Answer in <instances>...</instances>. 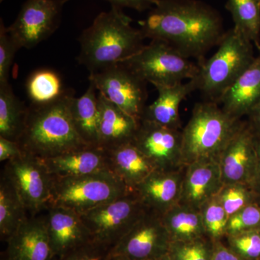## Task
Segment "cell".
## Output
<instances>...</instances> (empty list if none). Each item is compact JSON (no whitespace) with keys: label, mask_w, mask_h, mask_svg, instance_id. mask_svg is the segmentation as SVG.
I'll use <instances>...</instances> for the list:
<instances>
[{"label":"cell","mask_w":260,"mask_h":260,"mask_svg":"<svg viewBox=\"0 0 260 260\" xmlns=\"http://www.w3.org/2000/svg\"><path fill=\"white\" fill-rule=\"evenodd\" d=\"M139 25L145 39L166 43L199 64L225 32L220 13L200 0H157Z\"/></svg>","instance_id":"1"},{"label":"cell","mask_w":260,"mask_h":260,"mask_svg":"<svg viewBox=\"0 0 260 260\" xmlns=\"http://www.w3.org/2000/svg\"><path fill=\"white\" fill-rule=\"evenodd\" d=\"M132 23L133 19L118 7L101 13L79 37L80 64L91 73L127 60L139 52L145 46V39Z\"/></svg>","instance_id":"2"},{"label":"cell","mask_w":260,"mask_h":260,"mask_svg":"<svg viewBox=\"0 0 260 260\" xmlns=\"http://www.w3.org/2000/svg\"><path fill=\"white\" fill-rule=\"evenodd\" d=\"M73 91L55 102L28 107L25 126L18 143L24 153L42 159L89 146L75 129L70 113Z\"/></svg>","instance_id":"3"},{"label":"cell","mask_w":260,"mask_h":260,"mask_svg":"<svg viewBox=\"0 0 260 260\" xmlns=\"http://www.w3.org/2000/svg\"><path fill=\"white\" fill-rule=\"evenodd\" d=\"M244 119L229 116L217 103H197L181 129L184 165L217 160Z\"/></svg>","instance_id":"4"},{"label":"cell","mask_w":260,"mask_h":260,"mask_svg":"<svg viewBox=\"0 0 260 260\" xmlns=\"http://www.w3.org/2000/svg\"><path fill=\"white\" fill-rule=\"evenodd\" d=\"M254 45L234 28L225 31L218 50L200 66L195 77L204 101L218 104L225 91L255 59Z\"/></svg>","instance_id":"5"},{"label":"cell","mask_w":260,"mask_h":260,"mask_svg":"<svg viewBox=\"0 0 260 260\" xmlns=\"http://www.w3.org/2000/svg\"><path fill=\"white\" fill-rule=\"evenodd\" d=\"M130 193L133 192L109 170L80 177H53L49 207H62L82 214Z\"/></svg>","instance_id":"6"},{"label":"cell","mask_w":260,"mask_h":260,"mask_svg":"<svg viewBox=\"0 0 260 260\" xmlns=\"http://www.w3.org/2000/svg\"><path fill=\"white\" fill-rule=\"evenodd\" d=\"M124 62L155 88L173 86L193 79L200 70L198 63L160 41H150V44Z\"/></svg>","instance_id":"7"},{"label":"cell","mask_w":260,"mask_h":260,"mask_svg":"<svg viewBox=\"0 0 260 260\" xmlns=\"http://www.w3.org/2000/svg\"><path fill=\"white\" fill-rule=\"evenodd\" d=\"M146 210L138 197L130 193L79 215L93 244L111 251Z\"/></svg>","instance_id":"8"},{"label":"cell","mask_w":260,"mask_h":260,"mask_svg":"<svg viewBox=\"0 0 260 260\" xmlns=\"http://www.w3.org/2000/svg\"><path fill=\"white\" fill-rule=\"evenodd\" d=\"M89 82L109 102L141 119L148 99L147 83L124 61L90 73Z\"/></svg>","instance_id":"9"},{"label":"cell","mask_w":260,"mask_h":260,"mask_svg":"<svg viewBox=\"0 0 260 260\" xmlns=\"http://www.w3.org/2000/svg\"><path fill=\"white\" fill-rule=\"evenodd\" d=\"M3 174L16 189L30 216L47 210L53 176L42 158L23 152L18 158L6 162Z\"/></svg>","instance_id":"10"},{"label":"cell","mask_w":260,"mask_h":260,"mask_svg":"<svg viewBox=\"0 0 260 260\" xmlns=\"http://www.w3.org/2000/svg\"><path fill=\"white\" fill-rule=\"evenodd\" d=\"M68 0H25L8 30L20 49H32L47 40L61 24Z\"/></svg>","instance_id":"11"},{"label":"cell","mask_w":260,"mask_h":260,"mask_svg":"<svg viewBox=\"0 0 260 260\" xmlns=\"http://www.w3.org/2000/svg\"><path fill=\"white\" fill-rule=\"evenodd\" d=\"M170 243L161 215L147 209L109 253L133 260H154L167 255Z\"/></svg>","instance_id":"12"},{"label":"cell","mask_w":260,"mask_h":260,"mask_svg":"<svg viewBox=\"0 0 260 260\" xmlns=\"http://www.w3.org/2000/svg\"><path fill=\"white\" fill-rule=\"evenodd\" d=\"M133 143L157 169L176 170L184 167L181 129L140 119Z\"/></svg>","instance_id":"13"},{"label":"cell","mask_w":260,"mask_h":260,"mask_svg":"<svg viewBox=\"0 0 260 260\" xmlns=\"http://www.w3.org/2000/svg\"><path fill=\"white\" fill-rule=\"evenodd\" d=\"M223 185L243 183L252 186L256 155L254 135L245 119L223 149L218 160Z\"/></svg>","instance_id":"14"},{"label":"cell","mask_w":260,"mask_h":260,"mask_svg":"<svg viewBox=\"0 0 260 260\" xmlns=\"http://www.w3.org/2000/svg\"><path fill=\"white\" fill-rule=\"evenodd\" d=\"M47 210L44 218L56 259L93 244L79 214L62 207L51 206Z\"/></svg>","instance_id":"15"},{"label":"cell","mask_w":260,"mask_h":260,"mask_svg":"<svg viewBox=\"0 0 260 260\" xmlns=\"http://www.w3.org/2000/svg\"><path fill=\"white\" fill-rule=\"evenodd\" d=\"M184 169L185 166L176 170L156 169L133 193L146 209L162 215L180 202Z\"/></svg>","instance_id":"16"},{"label":"cell","mask_w":260,"mask_h":260,"mask_svg":"<svg viewBox=\"0 0 260 260\" xmlns=\"http://www.w3.org/2000/svg\"><path fill=\"white\" fill-rule=\"evenodd\" d=\"M6 242L2 260H56L44 217H28Z\"/></svg>","instance_id":"17"},{"label":"cell","mask_w":260,"mask_h":260,"mask_svg":"<svg viewBox=\"0 0 260 260\" xmlns=\"http://www.w3.org/2000/svg\"><path fill=\"white\" fill-rule=\"evenodd\" d=\"M223 186L217 160H203L185 165L179 203L201 209L215 198Z\"/></svg>","instance_id":"18"},{"label":"cell","mask_w":260,"mask_h":260,"mask_svg":"<svg viewBox=\"0 0 260 260\" xmlns=\"http://www.w3.org/2000/svg\"><path fill=\"white\" fill-rule=\"evenodd\" d=\"M99 146L106 150L132 143L140 119L121 110L99 92Z\"/></svg>","instance_id":"19"},{"label":"cell","mask_w":260,"mask_h":260,"mask_svg":"<svg viewBox=\"0 0 260 260\" xmlns=\"http://www.w3.org/2000/svg\"><path fill=\"white\" fill-rule=\"evenodd\" d=\"M260 102V54L233 84L219 102L229 116L244 119Z\"/></svg>","instance_id":"20"},{"label":"cell","mask_w":260,"mask_h":260,"mask_svg":"<svg viewBox=\"0 0 260 260\" xmlns=\"http://www.w3.org/2000/svg\"><path fill=\"white\" fill-rule=\"evenodd\" d=\"M42 160L56 178L80 177L109 170L107 151L100 147H84Z\"/></svg>","instance_id":"21"},{"label":"cell","mask_w":260,"mask_h":260,"mask_svg":"<svg viewBox=\"0 0 260 260\" xmlns=\"http://www.w3.org/2000/svg\"><path fill=\"white\" fill-rule=\"evenodd\" d=\"M155 102L146 106L141 119L160 125L182 129L179 108L189 94L198 90L195 78L173 86L159 87Z\"/></svg>","instance_id":"22"},{"label":"cell","mask_w":260,"mask_h":260,"mask_svg":"<svg viewBox=\"0 0 260 260\" xmlns=\"http://www.w3.org/2000/svg\"><path fill=\"white\" fill-rule=\"evenodd\" d=\"M106 151L108 169L133 192L138 184L157 169L133 142Z\"/></svg>","instance_id":"23"},{"label":"cell","mask_w":260,"mask_h":260,"mask_svg":"<svg viewBox=\"0 0 260 260\" xmlns=\"http://www.w3.org/2000/svg\"><path fill=\"white\" fill-rule=\"evenodd\" d=\"M70 113L77 133L85 144L99 146V91L93 83L85 93L70 102Z\"/></svg>","instance_id":"24"},{"label":"cell","mask_w":260,"mask_h":260,"mask_svg":"<svg viewBox=\"0 0 260 260\" xmlns=\"http://www.w3.org/2000/svg\"><path fill=\"white\" fill-rule=\"evenodd\" d=\"M161 218L171 242L194 240L208 237L201 212L188 205L178 203L162 214Z\"/></svg>","instance_id":"25"},{"label":"cell","mask_w":260,"mask_h":260,"mask_svg":"<svg viewBox=\"0 0 260 260\" xmlns=\"http://www.w3.org/2000/svg\"><path fill=\"white\" fill-rule=\"evenodd\" d=\"M27 112L28 107L16 96L10 82L0 85V137L18 142Z\"/></svg>","instance_id":"26"},{"label":"cell","mask_w":260,"mask_h":260,"mask_svg":"<svg viewBox=\"0 0 260 260\" xmlns=\"http://www.w3.org/2000/svg\"><path fill=\"white\" fill-rule=\"evenodd\" d=\"M28 218L20 196L8 178L2 174L0 182V237L7 242Z\"/></svg>","instance_id":"27"},{"label":"cell","mask_w":260,"mask_h":260,"mask_svg":"<svg viewBox=\"0 0 260 260\" xmlns=\"http://www.w3.org/2000/svg\"><path fill=\"white\" fill-rule=\"evenodd\" d=\"M234 28L251 41L260 52V0H227Z\"/></svg>","instance_id":"28"},{"label":"cell","mask_w":260,"mask_h":260,"mask_svg":"<svg viewBox=\"0 0 260 260\" xmlns=\"http://www.w3.org/2000/svg\"><path fill=\"white\" fill-rule=\"evenodd\" d=\"M27 95L35 105L55 102L66 93L61 77L54 70L41 69L34 72L27 80Z\"/></svg>","instance_id":"29"},{"label":"cell","mask_w":260,"mask_h":260,"mask_svg":"<svg viewBox=\"0 0 260 260\" xmlns=\"http://www.w3.org/2000/svg\"><path fill=\"white\" fill-rule=\"evenodd\" d=\"M217 198L229 218L248 205L258 204L257 197L252 186L243 183L223 185Z\"/></svg>","instance_id":"30"},{"label":"cell","mask_w":260,"mask_h":260,"mask_svg":"<svg viewBox=\"0 0 260 260\" xmlns=\"http://www.w3.org/2000/svg\"><path fill=\"white\" fill-rule=\"evenodd\" d=\"M214 242L208 237L171 242L167 255L171 260H211Z\"/></svg>","instance_id":"31"},{"label":"cell","mask_w":260,"mask_h":260,"mask_svg":"<svg viewBox=\"0 0 260 260\" xmlns=\"http://www.w3.org/2000/svg\"><path fill=\"white\" fill-rule=\"evenodd\" d=\"M207 235L213 242L223 240L226 234L228 215L217 196L207 202L200 209Z\"/></svg>","instance_id":"32"},{"label":"cell","mask_w":260,"mask_h":260,"mask_svg":"<svg viewBox=\"0 0 260 260\" xmlns=\"http://www.w3.org/2000/svg\"><path fill=\"white\" fill-rule=\"evenodd\" d=\"M227 245L246 260H260V228L225 236Z\"/></svg>","instance_id":"33"},{"label":"cell","mask_w":260,"mask_h":260,"mask_svg":"<svg viewBox=\"0 0 260 260\" xmlns=\"http://www.w3.org/2000/svg\"><path fill=\"white\" fill-rule=\"evenodd\" d=\"M20 49L10 36L3 18L0 20V85L9 83L10 70L15 54Z\"/></svg>","instance_id":"34"},{"label":"cell","mask_w":260,"mask_h":260,"mask_svg":"<svg viewBox=\"0 0 260 260\" xmlns=\"http://www.w3.org/2000/svg\"><path fill=\"white\" fill-rule=\"evenodd\" d=\"M260 228V205H248L228 220L225 236Z\"/></svg>","instance_id":"35"},{"label":"cell","mask_w":260,"mask_h":260,"mask_svg":"<svg viewBox=\"0 0 260 260\" xmlns=\"http://www.w3.org/2000/svg\"><path fill=\"white\" fill-rule=\"evenodd\" d=\"M109 252L110 251L105 248L90 244L56 260H107Z\"/></svg>","instance_id":"36"},{"label":"cell","mask_w":260,"mask_h":260,"mask_svg":"<svg viewBox=\"0 0 260 260\" xmlns=\"http://www.w3.org/2000/svg\"><path fill=\"white\" fill-rule=\"evenodd\" d=\"M23 153L18 142L0 137V161H8Z\"/></svg>","instance_id":"37"},{"label":"cell","mask_w":260,"mask_h":260,"mask_svg":"<svg viewBox=\"0 0 260 260\" xmlns=\"http://www.w3.org/2000/svg\"><path fill=\"white\" fill-rule=\"evenodd\" d=\"M70 1V0H68ZM110 3L112 6L118 7L121 9L129 8L142 13L150 10L155 5L157 0H104Z\"/></svg>","instance_id":"38"},{"label":"cell","mask_w":260,"mask_h":260,"mask_svg":"<svg viewBox=\"0 0 260 260\" xmlns=\"http://www.w3.org/2000/svg\"><path fill=\"white\" fill-rule=\"evenodd\" d=\"M211 260H246L233 251L223 240L214 242L213 256Z\"/></svg>","instance_id":"39"},{"label":"cell","mask_w":260,"mask_h":260,"mask_svg":"<svg viewBox=\"0 0 260 260\" xmlns=\"http://www.w3.org/2000/svg\"><path fill=\"white\" fill-rule=\"evenodd\" d=\"M245 121L254 137H260V102L246 116Z\"/></svg>","instance_id":"40"},{"label":"cell","mask_w":260,"mask_h":260,"mask_svg":"<svg viewBox=\"0 0 260 260\" xmlns=\"http://www.w3.org/2000/svg\"><path fill=\"white\" fill-rule=\"evenodd\" d=\"M254 146H255L256 164L255 175L252 183V187L257 197V203L260 205V137H254Z\"/></svg>","instance_id":"41"},{"label":"cell","mask_w":260,"mask_h":260,"mask_svg":"<svg viewBox=\"0 0 260 260\" xmlns=\"http://www.w3.org/2000/svg\"><path fill=\"white\" fill-rule=\"evenodd\" d=\"M107 260H133L130 259L129 258L126 257V256L116 255V254H112L109 253V256H108Z\"/></svg>","instance_id":"42"},{"label":"cell","mask_w":260,"mask_h":260,"mask_svg":"<svg viewBox=\"0 0 260 260\" xmlns=\"http://www.w3.org/2000/svg\"><path fill=\"white\" fill-rule=\"evenodd\" d=\"M154 260H171L170 258L169 257V256L167 255H164L161 256V257H159L158 259H154Z\"/></svg>","instance_id":"43"}]
</instances>
